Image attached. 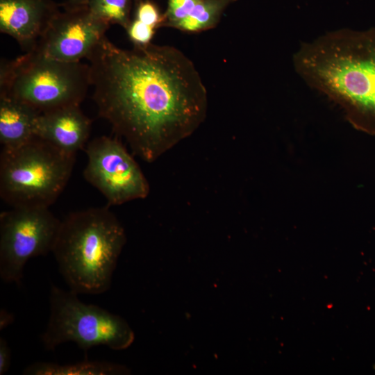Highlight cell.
<instances>
[{"label":"cell","instance_id":"obj_19","mask_svg":"<svg viewBox=\"0 0 375 375\" xmlns=\"http://www.w3.org/2000/svg\"><path fill=\"white\" fill-rule=\"evenodd\" d=\"M11 362V351L7 341L0 338V375L8 372Z\"/></svg>","mask_w":375,"mask_h":375},{"label":"cell","instance_id":"obj_17","mask_svg":"<svg viewBox=\"0 0 375 375\" xmlns=\"http://www.w3.org/2000/svg\"><path fill=\"white\" fill-rule=\"evenodd\" d=\"M201 0H167L163 26L170 27L188 16Z\"/></svg>","mask_w":375,"mask_h":375},{"label":"cell","instance_id":"obj_2","mask_svg":"<svg viewBox=\"0 0 375 375\" xmlns=\"http://www.w3.org/2000/svg\"><path fill=\"white\" fill-rule=\"evenodd\" d=\"M293 64L310 87L341 107L355 128L375 136V27L328 32L303 43Z\"/></svg>","mask_w":375,"mask_h":375},{"label":"cell","instance_id":"obj_13","mask_svg":"<svg viewBox=\"0 0 375 375\" xmlns=\"http://www.w3.org/2000/svg\"><path fill=\"white\" fill-rule=\"evenodd\" d=\"M124 366L106 361L85 360L70 365L38 362L28 366L24 374L29 375H115L126 374Z\"/></svg>","mask_w":375,"mask_h":375},{"label":"cell","instance_id":"obj_4","mask_svg":"<svg viewBox=\"0 0 375 375\" xmlns=\"http://www.w3.org/2000/svg\"><path fill=\"white\" fill-rule=\"evenodd\" d=\"M91 86L89 65L49 58L34 51L1 60L0 97L24 103L40 113L80 106Z\"/></svg>","mask_w":375,"mask_h":375},{"label":"cell","instance_id":"obj_9","mask_svg":"<svg viewBox=\"0 0 375 375\" xmlns=\"http://www.w3.org/2000/svg\"><path fill=\"white\" fill-rule=\"evenodd\" d=\"M110 26L87 6L64 7L52 18L33 51L60 61L81 62L106 37Z\"/></svg>","mask_w":375,"mask_h":375},{"label":"cell","instance_id":"obj_16","mask_svg":"<svg viewBox=\"0 0 375 375\" xmlns=\"http://www.w3.org/2000/svg\"><path fill=\"white\" fill-rule=\"evenodd\" d=\"M133 18L150 26L156 30L163 27L164 13H161L158 6L150 0H141L135 3Z\"/></svg>","mask_w":375,"mask_h":375},{"label":"cell","instance_id":"obj_20","mask_svg":"<svg viewBox=\"0 0 375 375\" xmlns=\"http://www.w3.org/2000/svg\"><path fill=\"white\" fill-rule=\"evenodd\" d=\"M13 316L5 310H1L0 312V329L6 328L13 321Z\"/></svg>","mask_w":375,"mask_h":375},{"label":"cell","instance_id":"obj_18","mask_svg":"<svg viewBox=\"0 0 375 375\" xmlns=\"http://www.w3.org/2000/svg\"><path fill=\"white\" fill-rule=\"evenodd\" d=\"M125 30L133 47H142L151 44L156 31V28L133 17Z\"/></svg>","mask_w":375,"mask_h":375},{"label":"cell","instance_id":"obj_10","mask_svg":"<svg viewBox=\"0 0 375 375\" xmlns=\"http://www.w3.org/2000/svg\"><path fill=\"white\" fill-rule=\"evenodd\" d=\"M59 10L51 0H0V31L33 51Z\"/></svg>","mask_w":375,"mask_h":375},{"label":"cell","instance_id":"obj_5","mask_svg":"<svg viewBox=\"0 0 375 375\" xmlns=\"http://www.w3.org/2000/svg\"><path fill=\"white\" fill-rule=\"evenodd\" d=\"M76 154L37 136L13 149H1L0 196L12 207L52 205L67 185Z\"/></svg>","mask_w":375,"mask_h":375},{"label":"cell","instance_id":"obj_3","mask_svg":"<svg viewBox=\"0 0 375 375\" xmlns=\"http://www.w3.org/2000/svg\"><path fill=\"white\" fill-rule=\"evenodd\" d=\"M126 241L124 229L109 206L90 208L60 222L51 252L69 290L99 294L110 288Z\"/></svg>","mask_w":375,"mask_h":375},{"label":"cell","instance_id":"obj_24","mask_svg":"<svg viewBox=\"0 0 375 375\" xmlns=\"http://www.w3.org/2000/svg\"><path fill=\"white\" fill-rule=\"evenodd\" d=\"M238 1V0H235V1Z\"/></svg>","mask_w":375,"mask_h":375},{"label":"cell","instance_id":"obj_11","mask_svg":"<svg viewBox=\"0 0 375 375\" xmlns=\"http://www.w3.org/2000/svg\"><path fill=\"white\" fill-rule=\"evenodd\" d=\"M90 129L91 120L80 106H69L40 113L35 135L66 153L76 155L85 149Z\"/></svg>","mask_w":375,"mask_h":375},{"label":"cell","instance_id":"obj_21","mask_svg":"<svg viewBox=\"0 0 375 375\" xmlns=\"http://www.w3.org/2000/svg\"><path fill=\"white\" fill-rule=\"evenodd\" d=\"M88 0H67L62 6L64 7H79L87 6Z\"/></svg>","mask_w":375,"mask_h":375},{"label":"cell","instance_id":"obj_6","mask_svg":"<svg viewBox=\"0 0 375 375\" xmlns=\"http://www.w3.org/2000/svg\"><path fill=\"white\" fill-rule=\"evenodd\" d=\"M49 301L50 316L41 337L47 350L67 342H75L85 352L99 345L123 350L134 340L133 331L122 317L81 301L71 290L51 285Z\"/></svg>","mask_w":375,"mask_h":375},{"label":"cell","instance_id":"obj_7","mask_svg":"<svg viewBox=\"0 0 375 375\" xmlns=\"http://www.w3.org/2000/svg\"><path fill=\"white\" fill-rule=\"evenodd\" d=\"M60 222L47 207H12L0 214V276L21 283L27 261L52 251Z\"/></svg>","mask_w":375,"mask_h":375},{"label":"cell","instance_id":"obj_23","mask_svg":"<svg viewBox=\"0 0 375 375\" xmlns=\"http://www.w3.org/2000/svg\"><path fill=\"white\" fill-rule=\"evenodd\" d=\"M374 368L375 369V365L374 366Z\"/></svg>","mask_w":375,"mask_h":375},{"label":"cell","instance_id":"obj_8","mask_svg":"<svg viewBox=\"0 0 375 375\" xmlns=\"http://www.w3.org/2000/svg\"><path fill=\"white\" fill-rule=\"evenodd\" d=\"M85 179L106 198L108 206L144 199L149 183L139 165L115 138L100 136L88 142Z\"/></svg>","mask_w":375,"mask_h":375},{"label":"cell","instance_id":"obj_14","mask_svg":"<svg viewBox=\"0 0 375 375\" xmlns=\"http://www.w3.org/2000/svg\"><path fill=\"white\" fill-rule=\"evenodd\" d=\"M235 0H201L190 13L171 28L196 33L215 28L224 10Z\"/></svg>","mask_w":375,"mask_h":375},{"label":"cell","instance_id":"obj_12","mask_svg":"<svg viewBox=\"0 0 375 375\" xmlns=\"http://www.w3.org/2000/svg\"><path fill=\"white\" fill-rule=\"evenodd\" d=\"M40 112L14 99L0 97L1 149L20 147L35 137V126Z\"/></svg>","mask_w":375,"mask_h":375},{"label":"cell","instance_id":"obj_15","mask_svg":"<svg viewBox=\"0 0 375 375\" xmlns=\"http://www.w3.org/2000/svg\"><path fill=\"white\" fill-rule=\"evenodd\" d=\"M133 0H88L87 6L97 18L126 29L131 21Z\"/></svg>","mask_w":375,"mask_h":375},{"label":"cell","instance_id":"obj_1","mask_svg":"<svg viewBox=\"0 0 375 375\" xmlns=\"http://www.w3.org/2000/svg\"><path fill=\"white\" fill-rule=\"evenodd\" d=\"M87 59L99 116L143 160L155 161L204 122L206 88L176 47L123 49L104 37Z\"/></svg>","mask_w":375,"mask_h":375},{"label":"cell","instance_id":"obj_22","mask_svg":"<svg viewBox=\"0 0 375 375\" xmlns=\"http://www.w3.org/2000/svg\"><path fill=\"white\" fill-rule=\"evenodd\" d=\"M134 1V3H136L137 2L141 1V0H133Z\"/></svg>","mask_w":375,"mask_h":375}]
</instances>
